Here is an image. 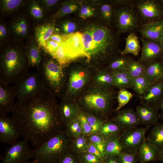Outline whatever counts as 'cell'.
Returning a JSON list of instances; mask_svg holds the SVG:
<instances>
[{"instance_id":"cell-1","label":"cell","mask_w":163,"mask_h":163,"mask_svg":"<svg viewBox=\"0 0 163 163\" xmlns=\"http://www.w3.org/2000/svg\"><path fill=\"white\" fill-rule=\"evenodd\" d=\"M12 113L21 136L35 148L64 129L56 97L45 89L17 102Z\"/></svg>"},{"instance_id":"cell-2","label":"cell","mask_w":163,"mask_h":163,"mask_svg":"<svg viewBox=\"0 0 163 163\" xmlns=\"http://www.w3.org/2000/svg\"><path fill=\"white\" fill-rule=\"evenodd\" d=\"M82 39L86 61L96 66L107 65L120 53L118 36L108 26H90L82 33Z\"/></svg>"},{"instance_id":"cell-3","label":"cell","mask_w":163,"mask_h":163,"mask_svg":"<svg viewBox=\"0 0 163 163\" xmlns=\"http://www.w3.org/2000/svg\"><path fill=\"white\" fill-rule=\"evenodd\" d=\"M113 88H104L91 83L75 100L81 111L108 120L113 111L118 91Z\"/></svg>"},{"instance_id":"cell-4","label":"cell","mask_w":163,"mask_h":163,"mask_svg":"<svg viewBox=\"0 0 163 163\" xmlns=\"http://www.w3.org/2000/svg\"><path fill=\"white\" fill-rule=\"evenodd\" d=\"M29 67L26 53L18 48L7 47L0 55V81L14 83L29 73Z\"/></svg>"},{"instance_id":"cell-5","label":"cell","mask_w":163,"mask_h":163,"mask_svg":"<svg viewBox=\"0 0 163 163\" xmlns=\"http://www.w3.org/2000/svg\"><path fill=\"white\" fill-rule=\"evenodd\" d=\"M65 68L50 55L42 59L37 69L44 89L61 98L65 93L68 80V70Z\"/></svg>"},{"instance_id":"cell-6","label":"cell","mask_w":163,"mask_h":163,"mask_svg":"<svg viewBox=\"0 0 163 163\" xmlns=\"http://www.w3.org/2000/svg\"><path fill=\"white\" fill-rule=\"evenodd\" d=\"M72 139L64 129L32 150V158L38 163H57L70 151Z\"/></svg>"},{"instance_id":"cell-7","label":"cell","mask_w":163,"mask_h":163,"mask_svg":"<svg viewBox=\"0 0 163 163\" xmlns=\"http://www.w3.org/2000/svg\"><path fill=\"white\" fill-rule=\"evenodd\" d=\"M65 93L62 100H75L85 89L91 83L96 70L81 66L70 67Z\"/></svg>"},{"instance_id":"cell-8","label":"cell","mask_w":163,"mask_h":163,"mask_svg":"<svg viewBox=\"0 0 163 163\" xmlns=\"http://www.w3.org/2000/svg\"><path fill=\"white\" fill-rule=\"evenodd\" d=\"M117 5L115 17V26L119 33L134 32L140 26L133 2Z\"/></svg>"},{"instance_id":"cell-9","label":"cell","mask_w":163,"mask_h":163,"mask_svg":"<svg viewBox=\"0 0 163 163\" xmlns=\"http://www.w3.org/2000/svg\"><path fill=\"white\" fill-rule=\"evenodd\" d=\"M133 5L140 26L148 23L163 21V9L157 1L134 0Z\"/></svg>"},{"instance_id":"cell-10","label":"cell","mask_w":163,"mask_h":163,"mask_svg":"<svg viewBox=\"0 0 163 163\" xmlns=\"http://www.w3.org/2000/svg\"><path fill=\"white\" fill-rule=\"evenodd\" d=\"M14 83L17 102H20L44 89L42 79L37 72L29 73Z\"/></svg>"},{"instance_id":"cell-11","label":"cell","mask_w":163,"mask_h":163,"mask_svg":"<svg viewBox=\"0 0 163 163\" xmlns=\"http://www.w3.org/2000/svg\"><path fill=\"white\" fill-rule=\"evenodd\" d=\"M146 130L143 127H137L123 130L119 138L123 152L137 154L145 138Z\"/></svg>"},{"instance_id":"cell-12","label":"cell","mask_w":163,"mask_h":163,"mask_svg":"<svg viewBox=\"0 0 163 163\" xmlns=\"http://www.w3.org/2000/svg\"><path fill=\"white\" fill-rule=\"evenodd\" d=\"M28 142L24 139L12 145L6 150L1 163H28L29 159L32 158V150Z\"/></svg>"},{"instance_id":"cell-13","label":"cell","mask_w":163,"mask_h":163,"mask_svg":"<svg viewBox=\"0 0 163 163\" xmlns=\"http://www.w3.org/2000/svg\"><path fill=\"white\" fill-rule=\"evenodd\" d=\"M62 35L65 54L70 63L80 58L87 59L82 41V33L77 32Z\"/></svg>"},{"instance_id":"cell-14","label":"cell","mask_w":163,"mask_h":163,"mask_svg":"<svg viewBox=\"0 0 163 163\" xmlns=\"http://www.w3.org/2000/svg\"><path fill=\"white\" fill-rule=\"evenodd\" d=\"M21 135L19 130L12 117L0 115V141L12 145L18 141L17 139Z\"/></svg>"},{"instance_id":"cell-15","label":"cell","mask_w":163,"mask_h":163,"mask_svg":"<svg viewBox=\"0 0 163 163\" xmlns=\"http://www.w3.org/2000/svg\"><path fill=\"white\" fill-rule=\"evenodd\" d=\"M142 43L141 56L138 60L147 64L158 60L163 59V50L159 42L141 37Z\"/></svg>"},{"instance_id":"cell-16","label":"cell","mask_w":163,"mask_h":163,"mask_svg":"<svg viewBox=\"0 0 163 163\" xmlns=\"http://www.w3.org/2000/svg\"><path fill=\"white\" fill-rule=\"evenodd\" d=\"M16 97L14 86L0 81V114L6 115L12 112L15 106L14 100Z\"/></svg>"},{"instance_id":"cell-17","label":"cell","mask_w":163,"mask_h":163,"mask_svg":"<svg viewBox=\"0 0 163 163\" xmlns=\"http://www.w3.org/2000/svg\"><path fill=\"white\" fill-rule=\"evenodd\" d=\"M117 112L116 115L111 120L123 130L137 127L141 124L136 111L133 109H124Z\"/></svg>"},{"instance_id":"cell-18","label":"cell","mask_w":163,"mask_h":163,"mask_svg":"<svg viewBox=\"0 0 163 163\" xmlns=\"http://www.w3.org/2000/svg\"><path fill=\"white\" fill-rule=\"evenodd\" d=\"M163 97V81L151 85L139 98L142 104L155 107Z\"/></svg>"},{"instance_id":"cell-19","label":"cell","mask_w":163,"mask_h":163,"mask_svg":"<svg viewBox=\"0 0 163 163\" xmlns=\"http://www.w3.org/2000/svg\"><path fill=\"white\" fill-rule=\"evenodd\" d=\"M136 112L141 123L147 127L155 125L160 118L158 110L155 107L142 104L137 105Z\"/></svg>"},{"instance_id":"cell-20","label":"cell","mask_w":163,"mask_h":163,"mask_svg":"<svg viewBox=\"0 0 163 163\" xmlns=\"http://www.w3.org/2000/svg\"><path fill=\"white\" fill-rule=\"evenodd\" d=\"M137 30L141 38L159 42L163 36V21L143 24Z\"/></svg>"},{"instance_id":"cell-21","label":"cell","mask_w":163,"mask_h":163,"mask_svg":"<svg viewBox=\"0 0 163 163\" xmlns=\"http://www.w3.org/2000/svg\"><path fill=\"white\" fill-rule=\"evenodd\" d=\"M59 108L61 118L64 126L70 121L77 118L81 111L75 100L62 99L59 104Z\"/></svg>"},{"instance_id":"cell-22","label":"cell","mask_w":163,"mask_h":163,"mask_svg":"<svg viewBox=\"0 0 163 163\" xmlns=\"http://www.w3.org/2000/svg\"><path fill=\"white\" fill-rule=\"evenodd\" d=\"M159 152L147 141L145 137L137 154L138 161L140 163H147L158 160Z\"/></svg>"},{"instance_id":"cell-23","label":"cell","mask_w":163,"mask_h":163,"mask_svg":"<svg viewBox=\"0 0 163 163\" xmlns=\"http://www.w3.org/2000/svg\"><path fill=\"white\" fill-rule=\"evenodd\" d=\"M145 75L151 85L163 81V59L145 65Z\"/></svg>"},{"instance_id":"cell-24","label":"cell","mask_w":163,"mask_h":163,"mask_svg":"<svg viewBox=\"0 0 163 163\" xmlns=\"http://www.w3.org/2000/svg\"><path fill=\"white\" fill-rule=\"evenodd\" d=\"M91 83L102 88H114L113 73L105 68L96 70L93 77Z\"/></svg>"},{"instance_id":"cell-25","label":"cell","mask_w":163,"mask_h":163,"mask_svg":"<svg viewBox=\"0 0 163 163\" xmlns=\"http://www.w3.org/2000/svg\"><path fill=\"white\" fill-rule=\"evenodd\" d=\"M55 30L54 24L50 23L40 25L35 27V38L39 48H44L46 42L49 39Z\"/></svg>"},{"instance_id":"cell-26","label":"cell","mask_w":163,"mask_h":163,"mask_svg":"<svg viewBox=\"0 0 163 163\" xmlns=\"http://www.w3.org/2000/svg\"><path fill=\"white\" fill-rule=\"evenodd\" d=\"M147 141L159 151L163 149V123H158L151 129Z\"/></svg>"},{"instance_id":"cell-27","label":"cell","mask_w":163,"mask_h":163,"mask_svg":"<svg viewBox=\"0 0 163 163\" xmlns=\"http://www.w3.org/2000/svg\"><path fill=\"white\" fill-rule=\"evenodd\" d=\"M120 135H112L105 138L104 158L107 156H117L123 152L119 141Z\"/></svg>"},{"instance_id":"cell-28","label":"cell","mask_w":163,"mask_h":163,"mask_svg":"<svg viewBox=\"0 0 163 163\" xmlns=\"http://www.w3.org/2000/svg\"><path fill=\"white\" fill-rule=\"evenodd\" d=\"M113 86L119 89L122 88H132V77L126 70L123 68L112 72Z\"/></svg>"},{"instance_id":"cell-29","label":"cell","mask_w":163,"mask_h":163,"mask_svg":"<svg viewBox=\"0 0 163 163\" xmlns=\"http://www.w3.org/2000/svg\"><path fill=\"white\" fill-rule=\"evenodd\" d=\"M141 50V47L138 38L134 32L129 33L126 38V45L125 48L121 51L120 53L126 55L131 54L135 57L138 55Z\"/></svg>"},{"instance_id":"cell-30","label":"cell","mask_w":163,"mask_h":163,"mask_svg":"<svg viewBox=\"0 0 163 163\" xmlns=\"http://www.w3.org/2000/svg\"><path fill=\"white\" fill-rule=\"evenodd\" d=\"M26 53L30 67L38 69L42 60L40 48L33 42L27 47Z\"/></svg>"},{"instance_id":"cell-31","label":"cell","mask_w":163,"mask_h":163,"mask_svg":"<svg viewBox=\"0 0 163 163\" xmlns=\"http://www.w3.org/2000/svg\"><path fill=\"white\" fill-rule=\"evenodd\" d=\"M10 29L13 33L19 38L25 37L28 32L27 22L23 17H20L14 19L11 24Z\"/></svg>"},{"instance_id":"cell-32","label":"cell","mask_w":163,"mask_h":163,"mask_svg":"<svg viewBox=\"0 0 163 163\" xmlns=\"http://www.w3.org/2000/svg\"><path fill=\"white\" fill-rule=\"evenodd\" d=\"M123 129L111 119L106 120L98 133L104 138L110 136L120 134Z\"/></svg>"},{"instance_id":"cell-33","label":"cell","mask_w":163,"mask_h":163,"mask_svg":"<svg viewBox=\"0 0 163 163\" xmlns=\"http://www.w3.org/2000/svg\"><path fill=\"white\" fill-rule=\"evenodd\" d=\"M131 58L130 56L120 53L113 58L104 68L112 73L125 68Z\"/></svg>"},{"instance_id":"cell-34","label":"cell","mask_w":163,"mask_h":163,"mask_svg":"<svg viewBox=\"0 0 163 163\" xmlns=\"http://www.w3.org/2000/svg\"><path fill=\"white\" fill-rule=\"evenodd\" d=\"M125 69L132 78L145 75V65L132 58L129 61Z\"/></svg>"},{"instance_id":"cell-35","label":"cell","mask_w":163,"mask_h":163,"mask_svg":"<svg viewBox=\"0 0 163 163\" xmlns=\"http://www.w3.org/2000/svg\"><path fill=\"white\" fill-rule=\"evenodd\" d=\"M132 88L139 95L142 94L151 85L145 75L132 78Z\"/></svg>"},{"instance_id":"cell-36","label":"cell","mask_w":163,"mask_h":163,"mask_svg":"<svg viewBox=\"0 0 163 163\" xmlns=\"http://www.w3.org/2000/svg\"><path fill=\"white\" fill-rule=\"evenodd\" d=\"M64 130L67 135L72 139L82 135L80 123L77 117L66 124L64 126Z\"/></svg>"},{"instance_id":"cell-37","label":"cell","mask_w":163,"mask_h":163,"mask_svg":"<svg viewBox=\"0 0 163 163\" xmlns=\"http://www.w3.org/2000/svg\"><path fill=\"white\" fill-rule=\"evenodd\" d=\"M88 145L87 137L83 135L73 139L70 150L78 154L86 152Z\"/></svg>"},{"instance_id":"cell-38","label":"cell","mask_w":163,"mask_h":163,"mask_svg":"<svg viewBox=\"0 0 163 163\" xmlns=\"http://www.w3.org/2000/svg\"><path fill=\"white\" fill-rule=\"evenodd\" d=\"M78 8V5L73 2L67 1L62 3L59 10L52 16L53 18H60L73 13Z\"/></svg>"},{"instance_id":"cell-39","label":"cell","mask_w":163,"mask_h":163,"mask_svg":"<svg viewBox=\"0 0 163 163\" xmlns=\"http://www.w3.org/2000/svg\"><path fill=\"white\" fill-rule=\"evenodd\" d=\"M114 5L112 3H105L103 5L101 8V13L106 24L109 25L112 19H115L116 8H114Z\"/></svg>"},{"instance_id":"cell-40","label":"cell","mask_w":163,"mask_h":163,"mask_svg":"<svg viewBox=\"0 0 163 163\" xmlns=\"http://www.w3.org/2000/svg\"><path fill=\"white\" fill-rule=\"evenodd\" d=\"M133 96V94L126 89H119L117 96L118 105L115 111H118L120 110L122 107L128 103Z\"/></svg>"},{"instance_id":"cell-41","label":"cell","mask_w":163,"mask_h":163,"mask_svg":"<svg viewBox=\"0 0 163 163\" xmlns=\"http://www.w3.org/2000/svg\"><path fill=\"white\" fill-rule=\"evenodd\" d=\"M22 0H3L1 1V10L4 12L11 13L18 9L23 4Z\"/></svg>"},{"instance_id":"cell-42","label":"cell","mask_w":163,"mask_h":163,"mask_svg":"<svg viewBox=\"0 0 163 163\" xmlns=\"http://www.w3.org/2000/svg\"><path fill=\"white\" fill-rule=\"evenodd\" d=\"M84 113L91 128L92 133H98L107 120L102 119L91 114Z\"/></svg>"},{"instance_id":"cell-43","label":"cell","mask_w":163,"mask_h":163,"mask_svg":"<svg viewBox=\"0 0 163 163\" xmlns=\"http://www.w3.org/2000/svg\"><path fill=\"white\" fill-rule=\"evenodd\" d=\"M29 8L30 15L35 19L40 20L43 18V10L37 2L34 0L30 1L29 3Z\"/></svg>"},{"instance_id":"cell-44","label":"cell","mask_w":163,"mask_h":163,"mask_svg":"<svg viewBox=\"0 0 163 163\" xmlns=\"http://www.w3.org/2000/svg\"><path fill=\"white\" fill-rule=\"evenodd\" d=\"M88 140L94 144L104 158V148L105 139L98 133H92L87 136Z\"/></svg>"},{"instance_id":"cell-45","label":"cell","mask_w":163,"mask_h":163,"mask_svg":"<svg viewBox=\"0 0 163 163\" xmlns=\"http://www.w3.org/2000/svg\"><path fill=\"white\" fill-rule=\"evenodd\" d=\"M77 118L80 123L82 135L87 137L92 134L91 128L87 120L85 113L81 110Z\"/></svg>"},{"instance_id":"cell-46","label":"cell","mask_w":163,"mask_h":163,"mask_svg":"<svg viewBox=\"0 0 163 163\" xmlns=\"http://www.w3.org/2000/svg\"><path fill=\"white\" fill-rule=\"evenodd\" d=\"M81 163H103V159L87 152L78 154Z\"/></svg>"},{"instance_id":"cell-47","label":"cell","mask_w":163,"mask_h":163,"mask_svg":"<svg viewBox=\"0 0 163 163\" xmlns=\"http://www.w3.org/2000/svg\"><path fill=\"white\" fill-rule=\"evenodd\" d=\"M119 163H137V154L122 152L117 156Z\"/></svg>"},{"instance_id":"cell-48","label":"cell","mask_w":163,"mask_h":163,"mask_svg":"<svg viewBox=\"0 0 163 163\" xmlns=\"http://www.w3.org/2000/svg\"><path fill=\"white\" fill-rule=\"evenodd\" d=\"M57 163H81L78 154L71 151L64 155Z\"/></svg>"},{"instance_id":"cell-49","label":"cell","mask_w":163,"mask_h":163,"mask_svg":"<svg viewBox=\"0 0 163 163\" xmlns=\"http://www.w3.org/2000/svg\"><path fill=\"white\" fill-rule=\"evenodd\" d=\"M61 44L49 39L46 42L44 48L47 53L53 56Z\"/></svg>"},{"instance_id":"cell-50","label":"cell","mask_w":163,"mask_h":163,"mask_svg":"<svg viewBox=\"0 0 163 163\" xmlns=\"http://www.w3.org/2000/svg\"><path fill=\"white\" fill-rule=\"evenodd\" d=\"M60 29L64 34H72L75 30L76 25L72 22L66 21L62 23L60 25Z\"/></svg>"},{"instance_id":"cell-51","label":"cell","mask_w":163,"mask_h":163,"mask_svg":"<svg viewBox=\"0 0 163 163\" xmlns=\"http://www.w3.org/2000/svg\"><path fill=\"white\" fill-rule=\"evenodd\" d=\"M94 14V11L90 6L84 5L81 9L79 16L81 18L85 19L93 16Z\"/></svg>"},{"instance_id":"cell-52","label":"cell","mask_w":163,"mask_h":163,"mask_svg":"<svg viewBox=\"0 0 163 163\" xmlns=\"http://www.w3.org/2000/svg\"><path fill=\"white\" fill-rule=\"evenodd\" d=\"M86 152L96 155L103 159L104 158L102 153L97 147L89 141L88 147Z\"/></svg>"},{"instance_id":"cell-53","label":"cell","mask_w":163,"mask_h":163,"mask_svg":"<svg viewBox=\"0 0 163 163\" xmlns=\"http://www.w3.org/2000/svg\"><path fill=\"white\" fill-rule=\"evenodd\" d=\"M58 2V0H41L37 2L43 8L47 10L53 7Z\"/></svg>"},{"instance_id":"cell-54","label":"cell","mask_w":163,"mask_h":163,"mask_svg":"<svg viewBox=\"0 0 163 163\" xmlns=\"http://www.w3.org/2000/svg\"><path fill=\"white\" fill-rule=\"evenodd\" d=\"M103 163H119L117 156H112L105 157L103 160Z\"/></svg>"},{"instance_id":"cell-55","label":"cell","mask_w":163,"mask_h":163,"mask_svg":"<svg viewBox=\"0 0 163 163\" xmlns=\"http://www.w3.org/2000/svg\"><path fill=\"white\" fill-rule=\"evenodd\" d=\"M7 30L5 26L1 24L0 25V40L2 41L7 37Z\"/></svg>"},{"instance_id":"cell-56","label":"cell","mask_w":163,"mask_h":163,"mask_svg":"<svg viewBox=\"0 0 163 163\" xmlns=\"http://www.w3.org/2000/svg\"><path fill=\"white\" fill-rule=\"evenodd\" d=\"M49 39L60 43L63 42L62 35H60L58 34H53Z\"/></svg>"},{"instance_id":"cell-57","label":"cell","mask_w":163,"mask_h":163,"mask_svg":"<svg viewBox=\"0 0 163 163\" xmlns=\"http://www.w3.org/2000/svg\"><path fill=\"white\" fill-rule=\"evenodd\" d=\"M158 110H161L163 112V97L155 107Z\"/></svg>"},{"instance_id":"cell-58","label":"cell","mask_w":163,"mask_h":163,"mask_svg":"<svg viewBox=\"0 0 163 163\" xmlns=\"http://www.w3.org/2000/svg\"><path fill=\"white\" fill-rule=\"evenodd\" d=\"M158 160L163 163V149L159 152Z\"/></svg>"},{"instance_id":"cell-59","label":"cell","mask_w":163,"mask_h":163,"mask_svg":"<svg viewBox=\"0 0 163 163\" xmlns=\"http://www.w3.org/2000/svg\"><path fill=\"white\" fill-rule=\"evenodd\" d=\"M159 42L160 43L161 46L163 50V36L161 38Z\"/></svg>"},{"instance_id":"cell-60","label":"cell","mask_w":163,"mask_h":163,"mask_svg":"<svg viewBox=\"0 0 163 163\" xmlns=\"http://www.w3.org/2000/svg\"><path fill=\"white\" fill-rule=\"evenodd\" d=\"M160 118H161L163 120V112L160 113Z\"/></svg>"},{"instance_id":"cell-61","label":"cell","mask_w":163,"mask_h":163,"mask_svg":"<svg viewBox=\"0 0 163 163\" xmlns=\"http://www.w3.org/2000/svg\"><path fill=\"white\" fill-rule=\"evenodd\" d=\"M28 163H38L37 162V161H36L35 160H34L32 162H29Z\"/></svg>"},{"instance_id":"cell-62","label":"cell","mask_w":163,"mask_h":163,"mask_svg":"<svg viewBox=\"0 0 163 163\" xmlns=\"http://www.w3.org/2000/svg\"><path fill=\"white\" fill-rule=\"evenodd\" d=\"M160 2H161V3L163 5V0H160Z\"/></svg>"},{"instance_id":"cell-63","label":"cell","mask_w":163,"mask_h":163,"mask_svg":"<svg viewBox=\"0 0 163 163\" xmlns=\"http://www.w3.org/2000/svg\"><path fill=\"white\" fill-rule=\"evenodd\" d=\"M28 163H29V162H28Z\"/></svg>"}]
</instances>
